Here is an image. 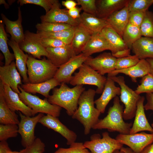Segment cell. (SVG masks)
Masks as SVG:
<instances>
[{
    "instance_id": "cell-25",
    "label": "cell",
    "mask_w": 153,
    "mask_h": 153,
    "mask_svg": "<svg viewBox=\"0 0 153 153\" xmlns=\"http://www.w3.org/2000/svg\"><path fill=\"white\" fill-rule=\"evenodd\" d=\"M131 49L140 60L153 59V38L142 37L133 43Z\"/></svg>"
},
{
    "instance_id": "cell-57",
    "label": "cell",
    "mask_w": 153,
    "mask_h": 153,
    "mask_svg": "<svg viewBox=\"0 0 153 153\" xmlns=\"http://www.w3.org/2000/svg\"><path fill=\"white\" fill-rule=\"evenodd\" d=\"M113 153H124V152L121 150H116L114 151Z\"/></svg>"
},
{
    "instance_id": "cell-17",
    "label": "cell",
    "mask_w": 153,
    "mask_h": 153,
    "mask_svg": "<svg viewBox=\"0 0 153 153\" xmlns=\"http://www.w3.org/2000/svg\"><path fill=\"white\" fill-rule=\"evenodd\" d=\"M46 49L48 53L47 59L58 68L76 55L71 44Z\"/></svg>"
},
{
    "instance_id": "cell-21",
    "label": "cell",
    "mask_w": 153,
    "mask_h": 153,
    "mask_svg": "<svg viewBox=\"0 0 153 153\" xmlns=\"http://www.w3.org/2000/svg\"><path fill=\"white\" fill-rule=\"evenodd\" d=\"M8 44L11 47L14 52L17 68L23 78L24 84L29 83L27 76V63L29 56L24 53L20 48L19 44L11 38Z\"/></svg>"
},
{
    "instance_id": "cell-28",
    "label": "cell",
    "mask_w": 153,
    "mask_h": 153,
    "mask_svg": "<svg viewBox=\"0 0 153 153\" xmlns=\"http://www.w3.org/2000/svg\"><path fill=\"white\" fill-rule=\"evenodd\" d=\"M82 24L93 34L99 33L104 28L109 26L106 20L83 12L78 19Z\"/></svg>"
},
{
    "instance_id": "cell-42",
    "label": "cell",
    "mask_w": 153,
    "mask_h": 153,
    "mask_svg": "<svg viewBox=\"0 0 153 153\" xmlns=\"http://www.w3.org/2000/svg\"><path fill=\"white\" fill-rule=\"evenodd\" d=\"M140 60L135 55L119 58H117L116 70L127 69L137 64Z\"/></svg>"
},
{
    "instance_id": "cell-32",
    "label": "cell",
    "mask_w": 153,
    "mask_h": 153,
    "mask_svg": "<svg viewBox=\"0 0 153 153\" xmlns=\"http://www.w3.org/2000/svg\"><path fill=\"white\" fill-rule=\"evenodd\" d=\"M19 45L23 51L31 54L35 58L40 59L42 56H48L46 48L25 35L24 40Z\"/></svg>"
},
{
    "instance_id": "cell-50",
    "label": "cell",
    "mask_w": 153,
    "mask_h": 153,
    "mask_svg": "<svg viewBox=\"0 0 153 153\" xmlns=\"http://www.w3.org/2000/svg\"><path fill=\"white\" fill-rule=\"evenodd\" d=\"M131 49L128 48L118 51L112 54V55L116 58L125 57L130 55Z\"/></svg>"
},
{
    "instance_id": "cell-51",
    "label": "cell",
    "mask_w": 153,
    "mask_h": 153,
    "mask_svg": "<svg viewBox=\"0 0 153 153\" xmlns=\"http://www.w3.org/2000/svg\"><path fill=\"white\" fill-rule=\"evenodd\" d=\"M62 5L67 10L71 9L76 7L77 3L76 1L73 0H66L61 2Z\"/></svg>"
},
{
    "instance_id": "cell-7",
    "label": "cell",
    "mask_w": 153,
    "mask_h": 153,
    "mask_svg": "<svg viewBox=\"0 0 153 153\" xmlns=\"http://www.w3.org/2000/svg\"><path fill=\"white\" fill-rule=\"evenodd\" d=\"M110 77L119 85L121 88L120 101L125 106L124 119L128 120L133 119L135 117L137 103L141 96L126 84L124 76H116Z\"/></svg>"
},
{
    "instance_id": "cell-16",
    "label": "cell",
    "mask_w": 153,
    "mask_h": 153,
    "mask_svg": "<svg viewBox=\"0 0 153 153\" xmlns=\"http://www.w3.org/2000/svg\"><path fill=\"white\" fill-rule=\"evenodd\" d=\"M0 81L9 86L14 92L19 94L18 86L22 85L20 75L14 61L9 65L0 67Z\"/></svg>"
},
{
    "instance_id": "cell-59",
    "label": "cell",
    "mask_w": 153,
    "mask_h": 153,
    "mask_svg": "<svg viewBox=\"0 0 153 153\" xmlns=\"http://www.w3.org/2000/svg\"><path fill=\"white\" fill-rule=\"evenodd\" d=\"M151 127H152V128H153V123H152L151 124Z\"/></svg>"
},
{
    "instance_id": "cell-1",
    "label": "cell",
    "mask_w": 153,
    "mask_h": 153,
    "mask_svg": "<svg viewBox=\"0 0 153 153\" xmlns=\"http://www.w3.org/2000/svg\"><path fill=\"white\" fill-rule=\"evenodd\" d=\"M96 93V91L91 88L84 91L79 98L78 108L71 116L83 126L86 135L90 133L91 129L99 120L101 113L94 106Z\"/></svg>"
},
{
    "instance_id": "cell-53",
    "label": "cell",
    "mask_w": 153,
    "mask_h": 153,
    "mask_svg": "<svg viewBox=\"0 0 153 153\" xmlns=\"http://www.w3.org/2000/svg\"><path fill=\"white\" fill-rule=\"evenodd\" d=\"M140 153H153V143L145 147Z\"/></svg>"
},
{
    "instance_id": "cell-12",
    "label": "cell",
    "mask_w": 153,
    "mask_h": 153,
    "mask_svg": "<svg viewBox=\"0 0 153 153\" xmlns=\"http://www.w3.org/2000/svg\"><path fill=\"white\" fill-rule=\"evenodd\" d=\"M117 58L111 53L104 52L96 57H91L84 63L102 75L109 74L116 69Z\"/></svg>"
},
{
    "instance_id": "cell-37",
    "label": "cell",
    "mask_w": 153,
    "mask_h": 153,
    "mask_svg": "<svg viewBox=\"0 0 153 153\" xmlns=\"http://www.w3.org/2000/svg\"><path fill=\"white\" fill-rule=\"evenodd\" d=\"M72 26L66 24L55 22H41L37 23L35 27L37 31L56 32L69 29Z\"/></svg>"
},
{
    "instance_id": "cell-20",
    "label": "cell",
    "mask_w": 153,
    "mask_h": 153,
    "mask_svg": "<svg viewBox=\"0 0 153 153\" xmlns=\"http://www.w3.org/2000/svg\"><path fill=\"white\" fill-rule=\"evenodd\" d=\"M129 0H96V16L106 20L114 12L127 6Z\"/></svg>"
},
{
    "instance_id": "cell-27",
    "label": "cell",
    "mask_w": 153,
    "mask_h": 153,
    "mask_svg": "<svg viewBox=\"0 0 153 153\" xmlns=\"http://www.w3.org/2000/svg\"><path fill=\"white\" fill-rule=\"evenodd\" d=\"M93 34L80 23L75 26L73 37L71 44L76 54L82 50Z\"/></svg>"
},
{
    "instance_id": "cell-46",
    "label": "cell",
    "mask_w": 153,
    "mask_h": 153,
    "mask_svg": "<svg viewBox=\"0 0 153 153\" xmlns=\"http://www.w3.org/2000/svg\"><path fill=\"white\" fill-rule=\"evenodd\" d=\"M44 143L39 138L36 139L31 145L21 150L20 153H43L45 150Z\"/></svg>"
},
{
    "instance_id": "cell-24",
    "label": "cell",
    "mask_w": 153,
    "mask_h": 153,
    "mask_svg": "<svg viewBox=\"0 0 153 153\" xmlns=\"http://www.w3.org/2000/svg\"><path fill=\"white\" fill-rule=\"evenodd\" d=\"M1 16L6 26V31L10 35L11 39L18 43H20L25 38V35L22 25V17L20 8H18V19L15 21L9 20L2 13Z\"/></svg>"
},
{
    "instance_id": "cell-9",
    "label": "cell",
    "mask_w": 153,
    "mask_h": 153,
    "mask_svg": "<svg viewBox=\"0 0 153 153\" xmlns=\"http://www.w3.org/2000/svg\"><path fill=\"white\" fill-rule=\"evenodd\" d=\"M20 120L18 125V132L21 136V143L24 148L29 146L36 138L35 135V126L44 114L39 113L33 116H26L19 112Z\"/></svg>"
},
{
    "instance_id": "cell-18",
    "label": "cell",
    "mask_w": 153,
    "mask_h": 153,
    "mask_svg": "<svg viewBox=\"0 0 153 153\" xmlns=\"http://www.w3.org/2000/svg\"><path fill=\"white\" fill-rule=\"evenodd\" d=\"M120 87L116 86L114 80L108 76L101 95L94 101L96 107L101 113H103L110 101L113 98L120 95Z\"/></svg>"
},
{
    "instance_id": "cell-48",
    "label": "cell",
    "mask_w": 153,
    "mask_h": 153,
    "mask_svg": "<svg viewBox=\"0 0 153 153\" xmlns=\"http://www.w3.org/2000/svg\"><path fill=\"white\" fill-rule=\"evenodd\" d=\"M82 10L81 7H76L71 9L68 10L70 16L73 19L78 20L80 17V12Z\"/></svg>"
},
{
    "instance_id": "cell-40",
    "label": "cell",
    "mask_w": 153,
    "mask_h": 153,
    "mask_svg": "<svg viewBox=\"0 0 153 153\" xmlns=\"http://www.w3.org/2000/svg\"><path fill=\"white\" fill-rule=\"evenodd\" d=\"M140 81V84L135 91L137 94L153 93V75L149 73L142 77Z\"/></svg>"
},
{
    "instance_id": "cell-33",
    "label": "cell",
    "mask_w": 153,
    "mask_h": 153,
    "mask_svg": "<svg viewBox=\"0 0 153 153\" xmlns=\"http://www.w3.org/2000/svg\"><path fill=\"white\" fill-rule=\"evenodd\" d=\"M75 26L61 31L56 32L37 31L36 34L42 37H48L61 41L67 44H71L73 37Z\"/></svg>"
},
{
    "instance_id": "cell-3",
    "label": "cell",
    "mask_w": 153,
    "mask_h": 153,
    "mask_svg": "<svg viewBox=\"0 0 153 153\" xmlns=\"http://www.w3.org/2000/svg\"><path fill=\"white\" fill-rule=\"evenodd\" d=\"M123 106L117 96L113 100V105L109 109L107 115L99 119L93 126L94 129H106L110 132H118L122 134H129L132 123L125 122L123 118Z\"/></svg>"
},
{
    "instance_id": "cell-11",
    "label": "cell",
    "mask_w": 153,
    "mask_h": 153,
    "mask_svg": "<svg viewBox=\"0 0 153 153\" xmlns=\"http://www.w3.org/2000/svg\"><path fill=\"white\" fill-rule=\"evenodd\" d=\"M90 57L82 53L75 56L58 68L54 78L61 84L69 83L74 72Z\"/></svg>"
},
{
    "instance_id": "cell-60",
    "label": "cell",
    "mask_w": 153,
    "mask_h": 153,
    "mask_svg": "<svg viewBox=\"0 0 153 153\" xmlns=\"http://www.w3.org/2000/svg\"></svg>"
},
{
    "instance_id": "cell-6",
    "label": "cell",
    "mask_w": 153,
    "mask_h": 153,
    "mask_svg": "<svg viewBox=\"0 0 153 153\" xmlns=\"http://www.w3.org/2000/svg\"><path fill=\"white\" fill-rule=\"evenodd\" d=\"M18 88L20 91L19 95L21 100L33 110L35 115L39 113L57 117L60 116L61 107L51 104L47 98L42 99L38 96L25 92L20 85Z\"/></svg>"
},
{
    "instance_id": "cell-2",
    "label": "cell",
    "mask_w": 153,
    "mask_h": 153,
    "mask_svg": "<svg viewBox=\"0 0 153 153\" xmlns=\"http://www.w3.org/2000/svg\"><path fill=\"white\" fill-rule=\"evenodd\" d=\"M83 85H79L70 88L66 83L61 84L58 88H54L52 94L48 98L51 104L63 108L67 113L72 116L78 107L79 98L85 90Z\"/></svg>"
},
{
    "instance_id": "cell-15",
    "label": "cell",
    "mask_w": 153,
    "mask_h": 153,
    "mask_svg": "<svg viewBox=\"0 0 153 153\" xmlns=\"http://www.w3.org/2000/svg\"><path fill=\"white\" fill-rule=\"evenodd\" d=\"M3 84V95L7 104L12 111H19L27 116H35L33 110L21 100L18 94L14 91L8 85Z\"/></svg>"
},
{
    "instance_id": "cell-49",
    "label": "cell",
    "mask_w": 153,
    "mask_h": 153,
    "mask_svg": "<svg viewBox=\"0 0 153 153\" xmlns=\"http://www.w3.org/2000/svg\"><path fill=\"white\" fill-rule=\"evenodd\" d=\"M147 102L144 105L146 110H151L153 112V93H147L146 94Z\"/></svg>"
},
{
    "instance_id": "cell-54",
    "label": "cell",
    "mask_w": 153,
    "mask_h": 153,
    "mask_svg": "<svg viewBox=\"0 0 153 153\" xmlns=\"http://www.w3.org/2000/svg\"><path fill=\"white\" fill-rule=\"evenodd\" d=\"M146 60L149 65L150 67V73L153 75V59L148 58Z\"/></svg>"
},
{
    "instance_id": "cell-30",
    "label": "cell",
    "mask_w": 153,
    "mask_h": 153,
    "mask_svg": "<svg viewBox=\"0 0 153 153\" xmlns=\"http://www.w3.org/2000/svg\"><path fill=\"white\" fill-rule=\"evenodd\" d=\"M110 46L106 39L99 33L93 34L82 53L88 56L106 50H110Z\"/></svg>"
},
{
    "instance_id": "cell-41",
    "label": "cell",
    "mask_w": 153,
    "mask_h": 153,
    "mask_svg": "<svg viewBox=\"0 0 153 153\" xmlns=\"http://www.w3.org/2000/svg\"><path fill=\"white\" fill-rule=\"evenodd\" d=\"M153 4V0H129L127 6L129 12L146 11Z\"/></svg>"
},
{
    "instance_id": "cell-44",
    "label": "cell",
    "mask_w": 153,
    "mask_h": 153,
    "mask_svg": "<svg viewBox=\"0 0 153 153\" xmlns=\"http://www.w3.org/2000/svg\"><path fill=\"white\" fill-rule=\"evenodd\" d=\"M58 0H18V4L20 6L27 4H33L40 6L45 10L46 13L51 8L53 5Z\"/></svg>"
},
{
    "instance_id": "cell-43",
    "label": "cell",
    "mask_w": 153,
    "mask_h": 153,
    "mask_svg": "<svg viewBox=\"0 0 153 153\" xmlns=\"http://www.w3.org/2000/svg\"><path fill=\"white\" fill-rule=\"evenodd\" d=\"M54 153H92L85 148L84 143L74 142L70 145L69 148H60Z\"/></svg>"
},
{
    "instance_id": "cell-14",
    "label": "cell",
    "mask_w": 153,
    "mask_h": 153,
    "mask_svg": "<svg viewBox=\"0 0 153 153\" xmlns=\"http://www.w3.org/2000/svg\"><path fill=\"white\" fill-rule=\"evenodd\" d=\"M61 7L58 1L48 12L41 16V22L64 23L74 27L77 26L79 23L78 20L72 18L69 14L67 10L61 9Z\"/></svg>"
},
{
    "instance_id": "cell-38",
    "label": "cell",
    "mask_w": 153,
    "mask_h": 153,
    "mask_svg": "<svg viewBox=\"0 0 153 153\" xmlns=\"http://www.w3.org/2000/svg\"><path fill=\"white\" fill-rule=\"evenodd\" d=\"M140 28L142 36L153 38V12L146 11Z\"/></svg>"
},
{
    "instance_id": "cell-13",
    "label": "cell",
    "mask_w": 153,
    "mask_h": 153,
    "mask_svg": "<svg viewBox=\"0 0 153 153\" xmlns=\"http://www.w3.org/2000/svg\"><path fill=\"white\" fill-rule=\"evenodd\" d=\"M58 118L47 114L44 115L39 123L61 134L66 139L67 144L70 145L75 142L77 138V135L63 124Z\"/></svg>"
},
{
    "instance_id": "cell-52",
    "label": "cell",
    "mask_w": 153,
    "mask_h": 153,
    "mask_svg": "<svg viewBox=\"0 0 153 153\" xmlns=\"http://www.w3.org/2000/svg\"><path fill=\"white\" fill-rule=\"evenodd\" d=\"M11 150L6 141H1L0 142V153H7Z\"/></svg>"
},
{
    "instance_id": "cell-36",
    "label": "cell",
    "mask_w": 153,
    "mask_h": 153,
    "mask_svg": "<svg viewBox=\"0 0 153 153\" xmlns=\"http://www.w3.org/2000/svg\"><path fill=\"white\" fill-rule=\"evenodd\" d=\"M8 39L4 29V25L0 23V50L3 53L5 58V65L10 64L15 59L14 54L10 51L7 45Z\"/></svg>"
},
{
    "instance_id": "cell-26",
    "label": "cell",
    "mask_w": 153,
    "mask_h": 153,
    "mask_svg": "<svg viewBox=\"0 0 153 153\" xmlns=\"http://www.w3.org/2000/svg\"><path fill=\"white\" fill-rule=\"evenodd\" d=\"M61 84L53 78L46 81L33 84L30 83L22 84L21 87L26 92L35 94L38 93L48 98L50 96V91Z\"/></svg>"
},
{
    "instance_id": "cell-8",
    "label": "cell",
    "mask_w": 153,
    "mask_h": 153,
    "mask_svg": "<svg viewBox=\"0 0 153 153\" xmlns=\"http://www.w3.org/2000/svg\"><path fill=\"white\" fill-rule=\"evenodd\" d=\"M102 137L98 133L90 137V140L84 142V145L92 153H113L116 150H120L123 144L115 139L111 137L108 132L102 134Z\"/></svg>"
},
{
    "instance_id": "cell-47",
    "label": "cell",
    "mask_w": 153,
    "mask_h": 153,
    "mask_svg": "<svg viewBox=\"0 0 153 153\" xmlns=\"http://www.w3.org/2000/svg\"><path fill=\"white\" fill-rule=\"evenodd\" d=\"M146 12L134 11L129 12L128 23L140 27Z\"/></svg>"
},
{
    "instance_id": "cell-58",
    "label": "cell",
    "mask_w": 153,
    "mask_h": 153,
    "mask_svg": "<svg viewBox=\"0 0 153 153\" xmlns=\"http://www.w3.org/2000/svg\"><path fill=\"white\" fill-rule=\"evenodd\" d=\"M7 153H20V151H12L11 150L7 152Z\"/></svg>"
},
{
    "instance_id": "cell-55",
    "label": "cell",
    "mask_w": 153,
    "mask_h": 153,
    "mask_svg": "<svg viewBox=\"0 0 153 153\" xmlns=\"http://www.w3.org/2000/svg\"><path fill=\"white\" fill-rule=\"evenodd\" d=\"M123 151L124 153H135L129 148H125L123 147L120 150Z\"/></svg>"
},
{
    "instance_id": "cell-39",
    "label": "cell",
    "mask_w": 153,
    "mask_h": 153,
    "mask_svg": "<svg viewBox=\"0 0 153 153\" xmlns=\"http://www.w3.org/2000/svg\"><path fill=\"white\" fill-rule=\"evenodd\" d=\"M17 125L15 124H0V141H6L9 138L16 137L18 133V127Z\"/></svg>"
},
{
    "instance_id": "cell-23",
    "label": "cell",
    "mask_w": 153,
    "mask_h": 153,
    "mask_svg": "<svg viewBox=\"0 0 153 153\" xmlns=\"http://www.w3.org/2000/svg\"><path fill=\"white\" fill-rule=\"evenodd\" d=\"M129 13L127 5L114 12L106 20L109 26L122 38L124 31L128 23Z\"/></svg>"
},
{
    "instance_id": "cell-19",
    "label": "cell",
    "mask_w": 153,
    "mask_h": 153,
    "mask_svg": "<svg viewBox=\"0 0 153 153\" xmlns=\"http://www.w3.org/2000/svg\"><path fill=\"white\" fill-rule=\"evenodd\" d=\"M145 98L141 96L137 103L134 121L131 128L129 134H133L144 131L153 133V128L149 123L146 116L144 103Z\"/></svg>"
},
{
    "instance_id": "cell-45",
    "label": "cell",
    "mask_w": 153,
    "mask_h": 153,
    "mask_svg": "<svg viewBox=\"0 0 153 153\" xmlns=\"http://www.w3.org/2000/svg\"><path fill=\"white\" fill-rule=\"evenodd\" d=\"M77 5L81 6L84 12L96 16L97 8L96 0H76Z\"/></svg>"
},
{
    "instance_id": "cell-31",
    "label": "cell",
    "mask_w": 153,
    "mask_h": 153,
    "mask_svg": "<svg viewBox=\"0 0 153 153\" xmlns=\"http://www.w3.org/2000/svg\"><path fill=\"white\" fill-rule=\"evenodd\" d=\"M3 84L0 81V124L18 125L20 121L15 112L12 111L7 104L3 94Z\"/></svg>"
},
{
    "instance_id": "cell-34",
    "label": "cell",
    "mask_w": 153,
    "mask_h": 153,
    "mask_svg": "<svg viewBox=\"0 0 153 153\" xmlns=\"http://www.w3.org/2000/svg\"><path fill=\"white\" fill-rule=\"evenodd\" d=\"M142 37L139 27L128 23L123 33L122 38L129 48Z\"/></svg>"
},
{
    "instance_id": "cell-56",
    "label": "cell",
    "mask_w": 153,
    "mask_h": 153,
    "mask_svg": "<svg viewBox=\"0 0 153 153\" xmlns=\"http://www.w3.org/2000/svg\"><path fill=\"white\" fill-rule=\"evenodd\" d=\"M0 4H4L6 8H8L9 7V6L6 3L5 1L4 0H0Z\"/></svg>"
},
{
    "instance_id": "cell-5",
    "label": "cell",
    "mask_w": 153,
    "mask_h": 153,
    "mask_svg": "<svg viewBox=\"0 0 153 153\" xmlns=\"http://www.w3.org/2000/svg\"><path fill=\"white\" fill-rule=\"evenodd\" d=\"M78 69V72L73 76L69 83L74 86L84 84L95 86L97 87L96 93H102L107 78L84 63Z\"/></svg>"
},
{
    "instance_id": "cell-29",
    "label": "cell",
    "mask_w": 153,
    "mask_h": 153,
    "mask_svg": "<svg viewBox=\"0 0 153 153\" xmlns=\"http://www.w3.org/2000/svg\"><path fill=\"white\" fill-rule=\"evenodd\" d=\"M99 33L107 40L112 54L129 48L120 36L109 26L103 28Z\"/></svg>"
},
{
    "instance_id": "cell-4",
    "label": "cell",
    "mask_w": 153,
    "mask_h": 153,
    "mask_svg": "<svg viewBox=\"0 0 153 153\" xmlns=\"http://www.w3.org/2000/svg\"><path fill=\"white\" fill-rule=\"evenodd\" d=\"M29 83L35 84L44 82L54 77L58 68L48 60H41L29 56L27 63Z\"/></svg>"
},
{
    "instance_id": "cell-22",
    "label": "cell",
    "mask_w": 153,
    "mask_h": 153,
    "mask_svg": "<svg viewBox=\"0 0 153 153\" xmlns=\"http://www.w3.org/2000/svg\"><path fill=\"white\" fill-rule=\"evenodd\" d=\"M150 73L149 63L146 59L140 60L135 65L130 68L121 70H115L107 76H116L119 73H122L128 76L132 81L136 82L138 78L142 77Z\"/></svg>"
},
{
    "instance_id": "cell-10",
    "label": "cell",
    "mask_w": 153,
    "mask_h": 153,
    "mask_svg": "<svg viewBox=\"0 0 153 153\" xmlns=\"http://www.w3.org/2000/svg\"><path fill=\"white\" fill-rule=\"evenodd\" d=\"M115 139L129 147L135 153H140L145 147L153 143V133L144 132L133 134H120Z\"/></svg>"
},
{
    "instance_id": "cell-35",
    "label": "cell",
    "mask_w": 153,
    "mask_h": 153,
    "mask_svg": "<svg viewBox=\"0 0 153 153\" xmlns=\"http://www.w3.org/2000/svg\"><path fill=\"white\" fill-rule=\"evenodd\" d=\"M25 35L38 42L45 48H56L65 46L67 44L60 40L54 38L42 37L39 36L36 33L26 31Z\"/></svg>"
}]
</instances>
